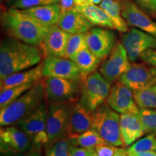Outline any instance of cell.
I'll list each match as a JSON object with an SVG mask.
<instances>
[{"label": "cell", "instance_id": "cell-1", "mask_svg": "<svg viewBox=\"0 0 156 156\" xmlns=\"http://www.w3.org/2000/svg\"><path fill=\"white\" fill-rule=\"evenodd\" d=\"M41 59V52L36 46L15 38H6L0 46V79L34 67Z\"/></svg>", "mask_w": 156, "mask_h": 156}, {"label": "cell", "instance_id": "cell-2", "mask_svg": "<svg viewBox=\"0 0 156 156\" xmlns=\"http://www.w3.org/2000/svg\"><path fill=\"white\" fill-rule=\"evenodd\" d=\"M2 23L5 30L13 38L36 46L42 45L48 29L22 9L12 7L4 13Z\"/></svg>", "mask_w": 156, "mask_h": 156}, {"label": "cell", "instance_id": "cell-3", "mask_svg": "<svg viewBox=\"0 0 156 156\" xmlns=\"http://www.w3.org/2000/svg\"><path fill=\"white\" fill-rule=\"evenodd\" d=\"M46 97L42 82H37L20 97L0 110L1 126H12L34 112Z\"/></svg>", "mask_w": 156, "mask_h": 156}, {"label": "cell", "instance_id": "cell-4", "mask_svg": "<svg viewBox=\"0 0 156 156\" xmlns=\"http://www.w3.org/2000/svg\"><path fill=\"white\" fill-rule=\"evenodd\" d=\"M93 129L108 143L115 147H123L119 113L111 108L106 101L93 112Z\"/></svg>", "mask_w": 156, "mask_h": 156}, {"label": "cell", "instance_id": "cell-5", "mask_svg": "<svg viewBox=\"0 0 156 156\" xmlns=\"http://www.w3.org/2000/svg\"><path fill=\"white\" fill-rule=\"evenodd\" d=\"M111 87V83L100 73L95 72L82 81L80 103L93 112L106 101Z\"/></svg>", "mask_w": 156, "mask_h": 156}, {"label": "cell", "instance_id": "cell-6", "mask_svg": "<svg viewBox=\"0 0 156 156\" xmlns=\"http://www.w3.org/2000/svg\"><path fill=\"white\" fill-rule=\"evenodd\" d=\"M46 119L47 108L44 101L34 112L17 124L23 131L28 134L32 142L34 149L36 151H38L44 146L47 145Z\"/></svg>", "mask_w": 156, "mask_h": 156}, {"label": "cell", "instance_id": "cell-7", "mask_svg": "<svg viewBox=\"0 0 156 156\" xmlns=\"http://www.w3.org/2000/svg\"><path fill=\"white\" fill-rule=\"evenodd\" d=\"M42 83L46 98L49 102H73L78 93H80L82 81L46 77Z\"/></svg>", "mask_w": 156, "mask_h": 156}, {"label": "cell", "instance_id": "cell-8", "mask_svg": "<svg viewBox=\"0 0 156 156\" xmlns=\"http://www.w3.org/2000/svg\"><path fill=\"white\" fill-rule=\"evenodd\" d=\"M73 103V102H49L46 119L47 147L64 135Z\"/></svg>", "mask_w": 156, "mask_h": 156}, {"label": "cell", "instance_id": "cell-9", "mask_svg": "<svg viewBox=\"0 0 156 156\" xmlns=\"http://www.w3.org/2000/svg\"><path fill=\"white\" fill-rule=\"evenodd\" d=\"M130 66L127 51L122 43H117L100 67V73L111 84L119 80Z\"/></svg>", "mask_w": 156, "mask_h": 156}, {"label": "cell", "instance_id": "cell-10", "mask_svg": "<svg viewBox=\"0 0 156 156\" xmlns=\"http://www.w3.org/2000/svg\"><path fill=\"white\" fill-rule=\"evenodd\" d=\"M119 81L132 91L139 90L156 83V69L145 62H133L121 76Z\"/></svg>", "mask_w": 156, "mask_h": 156}, {"label": "cell", "instance_id": "cell-11", "mask_svg": "<svg viewBox=\"0 0 156 156\" xmlns=\"http://www.w3.org/2000/svg\"><path fill=\"white\" fill-rule=\"evenodd\" d=\"M122 41L132 63L135 62L147 49L156 50L155 37L136 28H132L124 33L122 36Z\"/></svg>", "mask_w": 156, "mask_h": 156}, {"label": "cell", "instance_id": "cell-12", "mask_svg": "<svg viewBox=\"0 0 156 156\" xmlns=\"http://www.w3.org/2000/svg\"><path fill=\"white\" fill-rule=\"evenodd\" d=\"M86 42L87 48L101 60L108 57L117 44L114 33L102 27L87 31Z\"/></svg>", "mask_w": 156, "mask_h": 156}, {"label": "cell", "instance_id": "cell-13", "mask_svg": "<svg viewBox=\"0 0 156 156\" xmlns=\"http://www.w3.org/2000/svg\"><path fill=\"white\" fill-rule=\"evenodd\" d=\"M91 129H93V112L80 102L73 103L63 136L73 140Z\"/></svg>", "mask_w": 156, "mask_h": 156}, {"label": "cell", "instance_id": "cell-14", "mask_svg": "<svg viewBox=\"0 0 156 156\" xmlns=\"http://www.w3.org/2000/svg\"><path fill=\"white\" fill-rule=\"evenodd\" d=\"M106 102L119 114H136L139 112L140 108L134 101L133 91L119 80L111 87Z\"/></svg>", "mask_w": 156, "mask_h": 156}, {"label": "cell", "instance_id": "cell-15", "mask_svg": "<svg viewBox=\"0 0 156 156\" xmlns=\"http://www.w3.org/2000/svg\"><path fill=\"white\" fill-rule=\"evenodd\" d=\"M44 77L66 78L83 81V77L76 64L69 58L57 56H47L44 62Z\"/></svg>", "mask_w": 156, "mask_h": 156}, {"label": "cell", "instance_id": "cell-16", "mask_svg": "<svg viewBox=\"0 0 156 156\" xmlns=\"http://www.w3.org/2000/svg\"><path fill=\"white\" fill-rule=\"evenodd\" d=\"M122 16L128 25L140 29L156 38V22L131 0H121Z\"/></svg>", "mask_w": 156, "mask_h": 156}, {"label": "cell", "instance_id": "cell-17", "mask_svg": "<svg viewBox=\"0 0 156 156\" xmlns=\"http://www.w3.org/2000/svg\"><path fill=\"white\" fill-rule=\"evenodd\" d=\"M1 150L4 153L8 151L27 152L31 151L32 142L28 134L20 128L14 126H2L0 129Z\"/></svg>", "mask_w": 156, "mask_h": 156}, {"label": "cell", "instance_id": "cell-18", "mask_svg": "<svg viewBox=\"0 0 156 156\" xmlns=\"http://www.w3.org/2000/svg\"><path fill=\"white\" fill-rule=\"evenodd\" d=\"M69 36V33L62 30L57 25L48 28L42 44L46 57H64L66 46Z\"/></svg>", "mask_w": 156, "mask_h": 156}, {"label": "cell", "instance_id": "cell-19", "mask_svg": "<svg viewBox=\"0 0 156 156\" xmlns=\"http://www.w3.org/2000/svg\"><path fill=\"white\" fill-rule=\"evenodd\" d=\"M57 25L69 34L86 33L93 27L92 23L77 10L76 7L60 14Z\"/></svg>", "mask_w": 156, "mask_h": 156}, {"label": "cell", "instance_id": "cell-20", "mask_svg": "<svg viewBox=\"0 0 156 156\" xmlns=\"http://www.w3.org/2000/svg\"><path fill=\"white\" fill-rule=\"evenodd\" d=\"M120 132L123 147H129L145 134L140 119L133 114H120Z\"/></svg>", "mask_w": 156, "mask_h": 156}, {"label": "cell", "instance_id": "cell-21", "mask_svg": "<svg viewBox=\"0 0 156 156\" xmlns=\"http://www.w3.org/2000/svg\"><path fill=\"white\" fill-rule=\"evenodd\" d=\"M43 77H44V63L42 62L34 67L13 73L7 76L5 79L2 80L0 83V88H1L0 90H3L16 85L36 83L40 81Z\"/></svg>", "mask_w": 156, "mask_h": 156}, {"label": "cell", "instance_id": "cell-22", "mask_svg": "<svg viewBox=\"0 0 156 156\" xmlns=\"http://www.w3.org/2000/svg\"><path fill=\"white\" fill-rule=\"evenodd\" d=\"M22 10L46 28L57 25L60 16L59 4L38 6Z\"/></svg>", "mask_w": 156, "mask_h": 156}, {"label": "cell", "instance_id": "cell-23", "mask_svg": "<svg viewBox=\"0 0 156 156\" xmlns=\"http://www.w3.org/2000/svg\"><path fill=\"white\" fill-rule=\"evenodd\" d=\"M72 60L79 69L83 79L95 73L101 61L87 47L78 52Z\"/></svg>", "mask_w": 156, "mask_h": 156}, {"label": "cell", "instance_id": "cell-24", "mask_svg": "<svg viewBox=\"0 0 156 156\" xmlns=\"http://www.w3.org/2000/svg\"><path fill=\"white\" fill-rule=\"evenodd\" d=\"M100 7L106 12L112 19L116 29L121 33L129 31L128 24L122 16V6L121 0H103Z\"/></svg>", "mask_w": 156, "mask_h": 156}, {"label": "cell", "instance_id": "cell-25", "mask_svg": "<svg viewBox=\"0 0 156 156\" xmlns=\"http://www.w3.org/2000/svg\"><path fill=\"white\" fill-rule=\"evenodd\" d=\"M76 8L93 25L102 27V28L114 29V25L112 19L101 7H98L96 5H93L85 7H76Z\"/></svg>", "mask_w": 156, "mask_h": 156}, {"label": "cell", "instance_id": "cell-26", "mask_svg": "<svg viewBox=\"0 0 156 156\" xmlns=\"http://www.w3.org/2000/svg\"><path fill=\"white\" fill-rule=\"evenodd\" d=\"M69 140L73 145L84 148H95L99 145L109 144L93 129L87 130L75 139Z\"/></svg>", "mask_w": 156, "mask_h": 156}, {"label": "cell", "instance_id": "cell-27", "mask_svg": "<svg viewBox=\"0 0 156 156\" xmlns=\"http://www.w3.org/2000/svg\"><path fill=\"white\" fill-rule=\"evenodd\" d=\"M134 101L139 108H156V83L133 91Z\"/></svg>", "mask_w": 156, "mask_h": 156}, {"label": "cell", "instance_id": "cell-28", "mask_svg": "<svg viewBox=\"0 0 156 156\" xmlns=\"http://www.w3.org/2000/svg\"><path fill=\"white\" fill-rule=\"evenodd\" d=\"M36 83H30L16 85V86L10 87L9 88L1 90V93H0V108H2L12 101L16 100L23 94H24L26 91H28L29 89H30Z\"/></svg>", "mask_w": 156, "mask_h": 156}, {"label": "cell", "instance_id": "cell-29", "mask_svg": "<svg viewBox=\"0 0 156 156\" xmlns=\"http://www.w3.org/2000/svg\"><path fill=\"white\" fill-rule=\"evenodd\" d=\"M86 36L87 32L83 34H70L66 46L64 57L73 59L78 52L87 48Z\"/></svg>", "mask_w": 156, "mask_h": 156}, {"label": "cell", "instance_id": "cell-30", "mask_svg": "<svg viewBox=\"0 0 156 156\" xmlns=\"http://www.w3.org/2000/svg\"><path fill=\"white\" fill-rule=\"evenodd\" d=\"M136 115L142 123L145 134L156 135V109L140 108Z\"/></svg>", "mask_w": 156, "mask_h": 156}, {"label": "cell", "instance_id": "cell-31", "mask_svg": "<svg viewBox=\"0 0 156 156\" xmlns=\"http://www.w3.org/2000/svg\"><path fill=\"white\" fill-rule=\"evenodd\" d=\"M156 149V135L151 134L134 142L127 148L128 154L155 151Z\"/></svg>", "mask_w": 156, "mask_h": 156}, {"label": "cell", "instance_id": "cell-32", "mask_svg": "<svg viewBox=\"0 0 156 156\" xmlns=\"http://www.w3.org/2000/svg\"><path fill=\"white\" fill-rule=\"evenodd\" d=\"M72 143L66 136H62L47 147L46 156H69Z\"/></svg>", "mask_w": 156, "mask_h": 156}, {"label": "cell", "instance_id": "cell-33", "mask_svg": "<svg viewBox=\"0 0 156 156\" xmlns=\"http://www.w3.org/2000/svg\"><path fill=\"white\" fill-rule=\"evenodd\" d=\"M60 0H16L11 4L12 8L25 9L30 7L59 4Z\"/></svg>", "mask_w": 156, "mask_h": 156}, {"label": "cell", "instance_id": "cell-34", "mask_svg": "<svg viewBox=\"0 0 156 156\" xmlns=\"http://www.w3.org/2000/svg\"><path fill=\"white\" fill-rule=\"evenodd\" d=\"M95 148H84L72 145L69 156H94Z\"/></svg>", "mask_w": 156, "mask_h": 156}, {"label": "cell", "instance_id": "cell-35", "mask_svg": "<svg viewBox=\"0 0 156 156\" xmlns=\"http://www.w3.org/2000/svg\"><path fill=\"white\" fill-rule=\"evenodd\" d=\"M116 149L117 147L111 144L99 145L95 147V155L97 156H114Z\"/></svg>", "mask_w": 156, "mask_h": 156}, {"label": "cell", "instance_id": "cell-36", "mask_svg": "<svg viewBox=\"0 0 156 156\" xmlns=\"http://www.w3.org/2000/svg\"><path fill=\"white\" fill-rule=\"evenodd\" d=\"M140 58L145 63H147L156 69V50L150 48L144 51L140 56Z\"/></svg>", "mask_w": 156, "mask_h": 156}, {"label": "cell", "instance_id": "cell-37", "mask_svg": "<svg viewBox=\"0 0 156 156\" xmlns=\"http://www.w3.org/2000/svg\"><path fill=\"white\" fill-rule=\"evenodd\" d=\"M136 3L144 10L151 13L156 14V0H134Z\"/></svg>", "mask_w": 156, "mask_h": 156}, {"label": "cell", "instance_id": "cell-38", "mask_svg": "<svg viewBox=\"0 0 156 156\" xmlns=\"http://www.w3.org/2000/svg\"><path fill=\"white\" fill-rule=\"evenodd\" d=\"M60 14L66 12L76 7L75 0H60Z\"/></svg>", "mask_w": 156, "mask_h": 156}, {"label": "cell", "instance_id": "cell-39", "mask_svg": "<svg viewBox=\"0 0 156 156\" xmlns=\"http://www.w3.org/2000/svg\"><path fill=\"white\" fill-rule=\"evenodd\" d=\"M6 153H9L8 156H41L40 153L38 151L33 150L27 152H15V151H8Z\"/></svg>", "mask_w": 156, "mask_h": 156}, {"label": "cell", "instance_id": "cell-40", "mask_svg": "<svg viewBox=\"0 0 156 156\" xmlns=\"http://www.w3.org/2000/svg\"><path fill=\"white\" fill-rule=\"evenodd\" d=\"M75 3L77 7H85L94 5L93 0H75Z\"/></svg>", "mask_w": 156, "mask_h": 156}, {"label": "cell", "instance_id": "cell-41", "mask_svg": "<svg viewBox=\"0 0 156 156\" xmlns=\"http://www.w3.org/2000/svg\"><path fill=\"white\" fill-rule=\"evenodd\" d=\"M129 156H156V152L155 151L142 152V153L128 154Z\"/></svg>", "mask_w": 156, "mask_h": 156}, {"label": "cell", "instance_id": "cell-42", "mask_svg": "<svg viewBox=\"0 0 156 156\" xmlns=\"http://www.w3.org/2000/svg\"><path fill=\"white\" fill-rule=\"evenodd\" d=\"M114 156H129L127 153V149L125 148L117 147L116 153Z\"/></svg>", "mask_w": 156, "mask_h": 156}, {"label": "cell", "instance_id": "cell-43", "mask_svg": "<svg viewBox=\"0 0 156 156\" xmlns=\"http://www.w3.org/2000/svg\"><path fill=\"white\" fill-rule=\"evenodd\" d=\"M93 3H94V5H98V4H101L103 0H93Z\"/></svg>", "mask_w": 156, "mask_h": 156}, {"label": "cell", "instance_id": "cell-44", "mask_svg": "<svg viewBox=\"0 0 156 156\" xmlns=\"http://www.w3.org/2000/svg\"><path fill=\"white\" fill-rule=\"evenodd\" d=\"M8 1L9 2H10V3L12 4V3H13V2H14L16 1V0H8Z\"/></svg>", "mask_w": 156, "mask_h": 156}, {"label": "cell", "instance_id": "cell-45", "mask_svg": "<svg viewBox=\"0 0 156 156\" xmlns=\"http://www.w3.org/2000/svg\"><path fill=\"white\" fill-rule=\"evenodd\" d=\"M5 1H7V0H1L2 2H5Z\"/></svg>", "mask_w": 156, "mask_h": 156}, {"label": "cell", "instance_id": "cell-46", "mask_svg": "<svg viewBox=\"0 0 156 156\" xmlns=\"http://www.w3.org/2000/svg\"><path fill=\"white\" fill-rule=\"evenodd\" d=\"M94 156H97V155H95H95H94Z\"/></svg>", "mask_w": 156, "mask_h": 156}, {"label": "cell", "instance_id": "cell-47", "mask_svg": "<svg viewBox=\"0 0 156 156\" xmlns=\"http://www.w3.org/2000/svg\"><path fill=\"white\" fill-rule=\"evenodd\" d=\"M155 152H156V149H155Z\"/></svg>", "mask_w": 156, "mask_h": 156}]
</instances>
